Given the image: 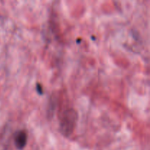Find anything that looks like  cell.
I'll list each match as a JSON object with an SVG mask.
<instances>
[{
    "label": "cell",
    "mask_w": 150,
    "mask_h": 150,
    "mask_svg": "<svg viewBox=\"0 0 150 150\" xmlns=\"http://www.w3.org/2000/svg\"><path fill=\"white\" fill-rule=\"evenodd\" d=\"M78 120V114L73 108L65 110L60 118V130L63 136L69 137L73 133Z\"/></svg>",
    "instance_id": "6da1fadb"
},
{
    "label": "cell",
    "mask_w": 150,
    "mask_h": 150,
    "mask_svg": "<svg viewBox=\"0 0 150 150\" xmlns=\"http://www.w3.org/2000/svg\"><path fill=\"white\" fill-rule=\"evenodd\" d=\"M14 142L16 147L18 149L21 150L26 146V143H27V135L26 132L23 130L17 132L15 135Z\"/></svg>",
    "instance_id": "7a4b0ae2"
},
{
    "label": "cell",
    "mask_w": 150,
    "mask_h": 150,
    "mask_svg": "<svg viewBox=\"0 0 150 150\" xmlns=\"http://www.w3.org/2000/svg\"><path fill=\"white\" fill-rule=\"evenodd\" d=\"M56 100L55 99H51L50 100V103H49V106H48V113L49 114V117H52L53 114H54V111H55L56 108Z\"/></svg>",
    "instance_id": "3957f363"
}]
</instances>
